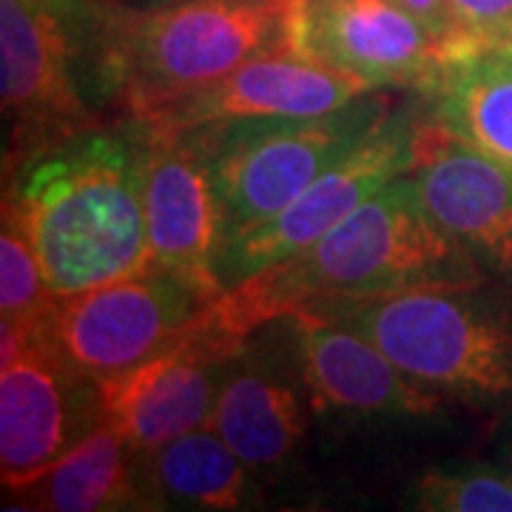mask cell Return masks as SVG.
I'll list each match as a JSON object with an SVG mask.
<instances>
[{
	"instance_id": "cell-1",
	"label": "cell",
	"mask_w": 512,
	"mask_h": 512,
	"mask_svg": "<svg viewBox=\"0 0 512 512\" xmlns=\"http://www.w3.org/2000/svg\"><path fill=\"white\" fill-rule=\"evenodd\" d=\"M478 282L476 256L441 228L416 180L404 174L302 254L225 288L208 313L245 342L259 325L302 311H333L413 288L470 291Z\"/></svg>"
},
{
	"instance_id": "cell-2",
	"label": "cell",
	"mask_w": 512,
	"mask_h": 512,
	"mask_svg": "<svg viewBox=\"0 0 512 512\" xmlns=\"http://www.w3.org/2000/svg\"><path fill=\"white\" fill-rule=\"evenodd\" d=\"M3 202L18 214L57 299L151 265L140 148L83 134L18 171Z\"/></svg>"
},
{
	"instance_id": "cell-3",
	"label": "cell",
	"mask_w": 512,
	"mask_h": 512,
	"mask_svg": "<svg viewBox=\"0 0 512 512\" xmlns=\"http://www.w3.org/2000/svg\"><path fill=\"white\" fill-rule=\"evenodd\" d=\"M296 0H174L148 12H103L100 77L143 123L268 52H293Z\"/></svg>"
},
{
	"instance_id": "cell-4",
	"label": "cell",
	"mask_w": 512,
	"mask_h": 512,
	"mask_svg": "<svg viewBox=\"0 0 512 512\" xmlns=\"http://www.w3.org/2000/svg\"><path fill=\"white\" fill-rule=\"evenodd\" d=\"M103 9L89 0H0V103L6 174L97 128L80 86Z\"/></svg>"
},
{
	"instance_id": "cell-5",
	"label": "cell",
	"mask_w": 512,
	"mask_h": 512,
	"mask_svg": "<svg viewBox=\"0 0 512 512\" xmlns=\"http://www.w3.org/2000/svg\"><path fill=\"white\" fill-rule=\"evenodd\" d=\"M319 313V311H316ZM424 387L464 402L512 396V319L453 288H413L333 311Z\"/></svg>"
},
{
	"instance_id": "cell-6",
	"label": "cell",
	"mask_w": 512,
	"mask_h": 512,
	"mask_svg": "<svg viewBox=\"0 0 512 512\" xmlns=\"http://www.w3.org/2000/svg\"><path fill=\"white\" fill-rule=\"evenodd\" d=\"M382 120L379 103H362L322 117L205 126L211 174L225 220V245L285 211Z\"/></svg>"
},
{
	"instance_id": "cell-7",
	"label": "cell",
	"mask_w": 512,
	"mask_h": 512,
	"mask_svg": "<svg viewBox=\"0 0 512 512\" xmlns=\"http://www.w3.org/2000/svg\"><path fill=\"white\" fill-rule=\"evenodd\" d=\"M211 299L151 262L137 274L57 299L43 330L74 370L106 382L183 339Z\"/></svg>"
},
{
	"instance_id": "cell-8",
	"label": "cell",
	"mask_w": 512,
	"mask_h": 512,
	"mask_svg": "<svg viewBox=\"0 0 512 512\" xmlns=\"http://www.w3.org/2000/svg\"><path fill=\"white\" fill-rule=\"evenodd\" d=\"M100 424L97 382L74 370L43 325L0 365V478L26 493Z\"/></svg>"
},
{
	"instance_id": "cell-9",
	"label": "cell",
	"mask_w": 512,
	"mask_h": 512,
	"mask_svg": "<svg viewBox=\"0 0 512 512\" xmlns=\"http://www.w3.org/2000/svg\"><path fill=\"white\" fill-rule=\"evenodd\" d=\"M410 120H387L319 174L296 200L268 222L231 239L220 254V279L225 288L271 268L288 256L302 254L330 228L350 217L362 202L379 194L384 185L404 177L413 165Z\"/></svg>"
},
{
	"instance_id": "cell-10",
	"label": "cell",
	"mask_w": 512,
	"mask_h": 512,
	"mask_svg": "<svg viewBox=\"0 0 512 512\" xmlns=\"http://www.w3.org/2000/svg\"><path fill=\"white\" fill-rule=\"evenodd\" d=\"M140 188L151 262L183 276L205 296L225 291L220 254L225 220L208 154L205 128L148 134L140 146Z\"/></svg>"
},
{
	"instance_id": "cell-11",
	"label": "cell",
	"mask_w": 512,
	"mask_h": 512,
	"mask_svg": "<svg viewBox=\"0 0 512 512\" xmlns=\"http://www.w3.org/2000/svg\"><path fill=\"white\" fill-rule=\"evenodd\" d=\"M245 342L225 333L202 308L197 325L143 365L97 382L100 421L111 424L137 453L208 424L217 402V373Z\"/></svg>"
},
{
	"instance_id": "cell-12",
	"label": "cell",
	"mask_w": 512,
	"mask_h": 512,
	"mask_svg": "<svg viewBox=\"0 0 512 512\" xmlns=\"http://www.w3.org/2000/svg\"><path fill=\"white\" fill-rule=\"evenodd\" d=\"M293 52L370 89L413 86L430 92L444 57L436 37L399 0H296Z\"/></svg>"
},
{
	"instance_id": "cell-13",
	"label": "cell",
	"mask_w": 512,
	"mask_h": 512,
	"mask_svg": "<svg viewBox=\"0 0 512 512\" xmlns=\"http://www.w3.org/2000/svg\"><path fill=\"white\" fill-rule=\"evenodd\" d=\"M367 92L373 89L365 80L282 49L254 57L217 83L168 103L143 120V128L148 134H183L239 120L322 117L362 100Z\"/></svg>"
},
{
	"instance_id": "cell-14",
	"label": "cell",
	"mask_w": 512,
	"mask_h": 512,
	"mask_svg": "<svg viewBox=\"0 0 512 512\" xmlns=\"http://www.w3.org/2000/svg\"><path fill=\"white\" fill-rule=\"evenodd\" d=\"M427 211L470 254L512 282V174L427 120L413 131L407 171Z\"/></svg>"
},
{
	"instance_id": "cell-15",
	"label": "cell",
	"mask_w": 512,
	"mask_h": 512,
	"mask_svg": "<svg viewBox=\"0 0 512 512\" xmlns=\"http://www.w3.org/2000/svg\"><path fill=\"white\" fill-rule=\"evenodd\" d=\"M302 376L316 407L345 413L430 416L441 393L407 376L367 333L339 316H291Z\"/></svg>"
},
{
	"instance_id": "cell-16",
	"label": "cell",
	"mask_w": 512,
	"mask_h": 512,
	"mask_svg": "<svg viewBox=\"0 0 512 512\" xmlns=\"http://www.w3.org/2000/svg\"><path fill=\"white\" fill-rule=\"evenodd\" d=\"M430 94L433 120L512 174V63L498 52L450 60Z\"/></svg>"
},
{
	"instance_id": "cell-17",
	"label": "cell",
	"mask_w": 512,
	"mask_h": 512,
	"mask_svg": "<svg viewBox=\"0 0 512 512\" xmlns=\"http://www.w3.org/2000/svg\"><path fill=\"white\" fill-rule=\"evenodd\" d=\"M208 424L248 467H274L305 436V410L288 384L237 370L220 384Z\"/></svg>"
},
{
	"instance_id": "cell-18",
	"label": "cell",
	"mask_w": 512,
	"mask_h": 512,
	"mask_svg": "<svg viewBox=\"0 0 512 512\" xmlns=\"http://www.w3.org/2000/svg\"><path fill=\"white\" fill-rule=\"evenodd\" d=\"M137 450L111 424L100 421L86 439L32 487L37 510L97 512L143 507L131 456ZM29 493V490H26Z\"/></svg>"
},
{
	"instance_id": "cell-19",
	"label": "cell",
	"mask_w": 512,
	"mask_h": 512,
	"mask_svg": "<svg viewBox=\"0 0 512 512\" xmlns=\"http://www.w3.org/2000/svg\"><path fill=\"white\" fill-rule=\"evenodd\" d=\"M151 456V484L165 501L197 510H239L248 495V464L211 424L165 441Z\"/></svg>"
},
{
	"instance_id": "cell-20",
	"label": "cell",
	"mask_w": 512,
	"mask_h": 512,
	"mask_svg": "<svg viewBox=\"0 0 512 512\" xmlns=\"http://www.w3.org/2000/svg\"><path fill=\"white\" fill-rule=\"evenodd\" d=\"M57 296L49 288L40 259L26 237L18 214L3 202L0 228V319L40 328L55 311Z\"/></svg>"
},
{
	"instance_id": "cell-21",
	"label": "cell",
	"mask_w": 512,
	"mask_h": 512,
	"mask_svg": "<svg viewBox=\"0 0 512 512\" xmlns=\"http://www.w3.org/2000/svg\"><path fill=\"white\" fill-rule=\"evenodd\" d=\"M424 512H512V476L498 470L424 473L410 495Z\"/></svg>"
},
{
	"instance_id": "cell-22",
	"label": "cell",
	"mask_w": 512,
	"mask_h": 512,
	"mask_svg": "<svg viewBox=\"0 0 512 512\" xmlns=\"http://www.w3.org/2000/svg\"><path fill=\"white\" fill-rule=\"evenodd\" d=\"M450 32L441 43L444 63L493 52L512 29V0H447Z\"/></svg>"
},
{
	"instance_id": "cell-23",
	"label": "cell",
	"mask_w": 512,
	"mask_h": 512,
	"mask_svg": "<svg viewBox=\"0 0 512 512\" xmlns=\"http://www.w3.org/2000/svg\"><path fill=\"white\" fill-rule=\"evenodd\" d=\"M404 9L419 20L421 26L430 35L444 43V37L450 32V12H447V0H399Z\"/></svg>"
},
{
	"instance_id": "cell-24",
	"label": "cell",
	"mask_w": 512,
	"mask_h": 512,
	"mask_svg": "<svg viewBox=\"0 0 512 512\" xmlns=\"http://www.w3.org/2000/svg\"><path fill=\"white\" fill-rule=\"evenodd\" d=\"M493 52H498V55H501V57H507V60H510V63H512V29H510V32H507V35L501 37V43L495 46Z\"/></svg>"
},
{
	"instance_id": "cell-25",
	"label": "cell",
	"mask_w": 512,
	"mask_h": 512,
	"mask_svg": "<svg viewBox=\"0 0 512 512\" xmlns=\"http://www.w3.org/2000/svg\"><path fill=\"white\" fill-rule=\"evenodd\" d=\"M510 476H512V450H510Z\"/></svg>"
}]
</instances>
